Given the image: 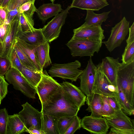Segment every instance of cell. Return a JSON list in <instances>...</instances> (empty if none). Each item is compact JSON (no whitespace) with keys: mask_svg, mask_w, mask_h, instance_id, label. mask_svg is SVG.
Listing matches in <instances>:
<instances>
[{"mask_svg":"<svg viewBox=\"0 0 134 134\" xmlns=\"http://www.w3.org/2000/svg\"><path fill=\"white\" fill-rule=\"evenodd\" d=\"M80 109L68 99L61 87L42 104L41 112L59 118L75 116Z\"/></svg>","mask_w":134,"mask_h":134,"instance_id":"cell-1","label":"cell"},{"mask_svg":"<svg viewBox=\"0 0 134 134\" xmlns=\"http://www.w3.org/2000/svg\"><path fill=\"white\" fill-rule=\"evenodd\" d=\"M116 81L129 103L134 107V61L119 63Z\"/></svg>","mask_w":134,"mask_h":134,"instance_id":"cell-2","label":"cell"},{"mask_svg":"<svg viewBox=\"0 0 134 134\" xmlns=\"http://www.w3.org/2000/svg\"><path fill=\"white\" fill-rule=\"evenodd\" d=\"M102 41L71 38L66 45L70 49L72 57L93 56L98 53L102 45Z\"/></svg>","mask_w":134,"mask_h":134,"instance_id":"cell-3","label":"cell"},{"mask_svg":"<svg viewBox=\"0 0 134 134\" xmlns=\"http://www.w3.org/2000/svg\"><path fill=\"white\" fill-rule=\"evenodd\" d=\"M81 65V63L78 60L65 64L55 63L52 65L48 73L52 77H58L76 81L83 71L79 69Z\"/></svg>","mask_w":134,"mask_h":134,"instance_id":"cell-4","label":"cell"},{"mask_svg":"<svg viewBox=\"0 0 134 134\" xmlns=\"http://www.w3.org/2000/svg\"><path fill=\"white\" fill-rule=\"evenodd\" d=\"M5 75L6 80L13 85L14 89L20 91L29 98H36V91L35 88L26 80L18 71L10 68Z\"/></svg>","mask_w":134,"mask_h":134,"instance_id":"cell-5","label":"cell"},{"mask_svg":"<svg viewBox=\"0 0 134 134\" xmlns=\"http://www.w3.org/2000/svg\"><path fill=\"white\" fill-rule=\"evenodd\" d=\"M61 87L60 83L49 76L45 70L42 73L41 79L35 88L42 104Z\"/></svg>","mask_w":134,"mask_h":134,"instance_id":"cell-6","label":"cell"},{"mask_svg":"<svg viewBox=\"0 0 134 134\" xmlns=\"http://www.w3.org/2000/svg\"><path fill=\"white\" fill-rule=\"evenodd\" d=\"M129 21L125 17L111 28L110 35L106 41H102L110 52L120 46L129 32Z\"/></svg>","mask_w":134,"mask_h":134,"instance_id":"cell-7","label":"cell"},{"mask_svg":"<svg viewBox=\"0 0 134 134\" xmlns=\"http://www.w3.org/2000/svg\"><path fill=\"white\" fill-rule=\"evenodd\" d=\"M70 9L68 6L64 10L56 15L42 28V34L47 41L50 43L57 39L59 36L61 28Z\"/></svg>","mask_w":134,"mask_h":134,"instance_id":"cell-8","label":"cell"},{"mask_svg":"<svg viewBox=\"0 0 134 134\" xmlns=\"http://www.w3.org/2000/svg\"><path fill=\"white\" fill-rule=\"evenodd\" d=\"M18 15L19 14L8 24L2 43L3 52L2 57H7L16 43L20 31L22 29L19 21Z\"/></svg>","mask_w":134,"mask_h":134,"instance_id":"cell-9","label":"cell"},{"mask_svg":"<svg viewBox=\"0 0 134 134\" xmlns=\"http://www.w3.org/2000/svg\"><path fill=\"white\" fill-rule=\"evenodd\" d=\"M21 106L23 109L18 114L26 129L34 127L41 130L42 113L27 102L22 105Z\"/></svg>","mask_w":134,"mask_h":134,"instance_id":"cell-10","label":"cell"},{"mask_svg":"<svg viewBox=\"0 0 134 134\" xmlns=\"http://www.w3.org/2000/svg\"><path fill=\"white\" fill-rule=\"evenodd\" d=\"M81 127L91 133L106 134L109 128L105 118L85 116L81 120Z\"/></svg>","mask_w":134,"mask_h":134,"instance_id":"cell-11","label":"cell"},{"mask_svg":"<svg viewBox=\"0 0 134 134\" xmlns=\"http://www.w3.org/2000/svg\"><path fill=\"white\" fill-rule=\"evenodd\" d=\"M96 70V66L90 57L86 67L78 77L80 80L79 88L86 96L92 93Z\"/></svg>","mask_w":134,"mask_h":134,"instance_id":"cell-12","label":"cell"},{"mask_svg":"<svg viewBox=\"0 0 134 134\" xmlns=\"http://www.w3.org/2000/svg\"><path fill=\"white\" fill-rule=\"evenodd\" d=\"M104 30L100 25L81 26L73 30L72 38L102 41L105 38Z\"/></svg>","mask_w":134,"mask_h":134,"instance_id":"cell-13","label":"cell"},{"mask_svg":"<svg viewBox=\"0 0 134 134\" xmlns=\"http://www.w3.org/2000/svg\"><path fill=\"white\" fill-rule=\"evenodd\" d=\"M96 66L92 93L99 94L107 97H115L117 93L111 92L108 89V85L111 84L101 70L99 65L98 64Z\"/></svg>","mask_w":134,"mask_h":134,"instance_id":"cell-14","label":"cell"},{"mask_svg":"<svg viewBox=\"0 0 134 134\" xmlns=\"http://www.w3.org/2000/svg\"><path fill=\"white\" fill-rule=\"evenodd\" d=\"M102 117L106 119L109 125L113 128L134 130L133 125L130 118L121 109L116 111L112 114Z\"/></svg>","mask_w":134,"mask_h":134,"instance_id":"cell-15","label":"cell"},{"mask_svg":"<svg viewBox=\"0 0 134 134\" xmlns=\"http://www.w3.org/2000/svg\"><path fill=\"white\" fill-rule=\"evenodd\" d=\"M119 58L115 59L110 57L103 59L99 63L100 69L110 84L117 87L116 81L117 72L120 63Z\"/></svg>","mask_w":134,"mask_h":134,"instance_id":"cell-16","label":"cell"},{"mask_svg":"<svg viewBox=\"0 0 134 134\" xmlns=\"http://www.w3.org/2000/svg\"><path fill=\"white\" fill-rule=\"evenodd\" d=\"M60 84L65 94L74 105L80 109L84 105L86 96L79 88L66 81Z\"/></svg>","mask_w":134,"mask_h":134,"instance_id":"cell-17","label":"cell"},{"mask_svg":"<svg viewBox=\"0 0 134 134\" xmlns=\"http://www.w3.org/2000/svg\"><path fill=\"white\" fill-rule=\"evenodd\" d=\"M18 38L27 43L36 46H39L46 42L42 32V28L27 31H19Z\"/></svg>","mask_w":134,"mask_h":134,"instance_id":"cell-18","label":"cell"},{"mask_svg":"<svg viewBox=\"0 0 134 134\" xmlns=\"http://www.w3.org/2000/svg\"><path fill=\"white\" fill-rule=\"evenodd\" d=\"M109 5L106 0H72L70 7L99 11Z\"/></svg>","mask_w":134,"mask_h":134,"instance_id":"cell-19","label":"cell"},{"mask_svg":"<svg viewBox=\"0 0 134 134\" xmlns=\"http://www.w3.org/2000/svg\"><path fill=\"white\" fill-rule=\"evenodd\" d=\"M63 10L61 5L53 3L44 4L36 11L39 19L43 23L49 18L55 16Z\"/></svg>","mask_w":134,"mask_h":134,"instance_id":"cell-20","label":"cell"},{"mask_svg":"<svg viewBox=\"0 0 134 134\" xmlns=\"http://www.w3.org/2000/svg\"><path fill=\"white\" fill-rule=\"evenodd\" d=\"M86 102L88 106L86 110L91 112L90 116L96 117H102V96L92 93L91 95L86 96Z\"/></svg>","mask_w":134,"mask_h":134,"instance_id":"cell-21","label":"cell"},{"mask_svg":"<svg viewBox=\"0 0 134 134\" xmlns=\"http://www.w3.org/2000/svg\"><path fill=\"white\" fill-rule=\"evenodd\" d=\"M28 55L38 71L42 73L37 58L36 48L38 46L30 44L18 38L15 43Z\"/></svg>","mask_w":134,"mask_h":134,"instance_id":"cell-22","label":"cell"},{"mask_svg":"<svg viewBox=\"0 0 134 134\" xmlns=\"http://www.w3.org/2000/svg\"><path fill=\"white\" fill-rule=\"evenodd\" d=\"M50 46L49 42L45 43L38 46L36 48L37 56L42 69L46 68L52 64L49 52Z\"/></svg>","mask_w":134,"mask_h":134,"instance_id":"cell-23","label":"cell"},{"mask_svg":"<svg viewBox=\"0 0 134 134\" xmlns=\"http://www.w3.org/2000/svg\"><path fill=\"white\" fill-rule=\"evenodd\" d=\"M87 14L85 19V22L81 26H83L91 25H100L108 17V15L111 10L104 12L100 14H96L94 11L87 10Z\"/></svg>","mask_w":134,"mask_h":134,"instance_id":"cell-24","label":"cell"},{"mask_svg":"<svg viewBox=\"0 0 134 134\" xmlns=\"http://www.w3.org/2000/svg\"><path fill=\"white\" fill-rule=\"evenodd\" d=\"M58 118L42 113L41 130L44 134H59L57 125Z\"/></svg>","mask_w":134,"mask_h":134,"instance_id":"cell-25","label":"cell"},{"mask_svg":"<svg viewBox=\"0 0 134 134\" xmlns=\"http://www.w3.org/2000/svg\"><path fill=\"white\" fill-rule=\"evenodd\" d=\"M26 129L18 114L9 115L7 134H20L25 132Z\"/></svg>","mask_w":134,"mask_h":134,"instance_id":"cell-26","label":"cell"},{"mask_svg":"<svg viewBox=\"0 0 134 134\" xmlns=\"http://www.w3.org/2000/svg\"><path fill=\"white\" fill-rule=\"evenodd\" d=\"M117 85L118 92L116 93L115 98L118 103L121 109L126 114L129 115H133L134 107L129 102L118 85Z\"/></svg>","mask_w":134,"mask_h":134,"instance_id":"cell-27","label":"cell"},{"mask_svg":"<svg viewBox=\"0 0 134 134\" xmlns=\"http://www.w3.org/2000/svg\"><path fill=\"white\" fill-rule=\"evenodd\" d=\"M20 73L26 80L35 88L40 81L42 73L23 66Z\"/></svg>","mask_w":134,"mask_h":134,"instance_id":"cell-28","label":"cell"},{"mask_svg":"<svg viewBox=\"0 0 134 134\" xmlns=\"http://www.w3.org/2000/svg\"><path fill=\"white\" fill-rule=\"evenodd\" d=\"M14 48L23 66L34 71L39 72L28 55L16 43L14 46Z\"/></svg>","mask_w":134,"mask_h":134,"instance_id":"cell-29","label":"cell"},{"mask_svg":"<svg viewBox=\"0 0 134 134\" xmlns=\"http://www.w3.org/2000/svg\"><path fill=\"white\" fill-rule=\"evenodd\" d=\"M18 19L23 31H29L35 28L34 21L32 17L23 13L19 14Z\"/></svg>","mask_w":134,"mask_h":134,"instance_id":"cell-30","label":"cell"},{"mask_svg":"<svg viewBox=\"0 0 134 134\" xmlns=\"http://www.w3.org/2000/svg\"><path fill=\"white\" fill-rule=\"evenodd\" d=\"M75 116L58 118L57 125L59 134H65L72 122Z\"/></svg>","mask_w":134,"mask_h":134,"instance_id":"cell-31","label":"cell"},{"mask_svg":"<svg viewBox=\"0 0 134 134\" xmlns=\"http://www.w3.org/2000/svg\"><path fill=\"white\" fill-rule=\"evenodd\" d=\"M7 57L10 62L11 65L10 68L16 69L20 72L23 68V65L21 64L14 49V46L11 50Z\"/></svg>","mask_w":134,"mask_h":134,"instance_id":"cell-32","label":"cell"},{"mask_svg":"<svg viewBox=\"0 0 134 134\" xmlns=\"http://www.w3.org/2000/svg\"><path fill=\"white\" fill-rule=\"evenodd\" d=\"M122 63H127L134 61V41L126 45L122 56Z\"/></svg>","mask_w":134,"mask_h":134,"instance_id":"cell-33","label":"cell"},{"mask_svg":"<svg viewBox=\"0 0 134 134\" xmlns=\"http://www.w3.org/2000/svg\"><path fill=\"white\" fill-rule=\"evenodd\" d=\"M9 116L5 108L0 109V134H7Z\"/></svg>","mask_w":134,"mask_h":134,"instance_id":"cell-34","label":"cell"},{"mask_svg":"<svg viewBox=\"0 0 134 134\" xmlns=\"http://www.w3.org/2000/svg\"><path fill=\"white\" fill-rule=\"evenodd\" d=\"M37 9L34 5V3L28 2L20 6L18 9V14L24 13L32 17Z\"/></svg>","mask_w":134,"mask_h":134,"instance_id":"cell-35","label":"cell"},{"mask_svg":"<svg viewBox=\"0 0 134 134\" xmlns=\"http://www.w3.org/2000/svg\"><path fill=\"white\" fill-rule=\"evenodd\" d=\"M102 116L113 114L116 111L109 104L107 97L102 96Z\"/></svg>","mask_w":134,"mask_h":134,"instance_id":"cell-36","label":"cell"},{"mask_svg":"<svg viewBox=\"0 0 134 134\" xmlns=\"http://www.w3.org/2000/svg\"><path fill=\"white\" fill-rule=\"evenodd\" d=\"M35 0H10L6 6L5 7L8 12L14 9H18V8L23 4L31 2L35 3Z\"/></svg>","mask_w":134,"mask_h":134,"instance_id":"cell-37","label":"cell"},{"mask_svg":"<svg viewBox=\"0 0 134 134\" xmlns=\"http://www.w3.org/2000/svg\"><path fill=\"white\" fill-rule=\"evenodd\" d=\"M10 66V64L7 57L0 56V75H5Z\"/></svg>","mask_w":134,"mask_h":134,"instance_id":"cell-38","label":"cell"},{"mask_svg":"<svg viewBox=\"0 0 134 134\" xmlns=\"http://www.w3.org/2000/svg\"><path fill=\"white\" fill-rule=\"evenodd\" d=\"M81 120L77 115H76L73 121L65 134H73L81 127Z\"/></svg>","mask_w":134,"mask_h":134,"instance_id":"cell-39","label":"cell"},{"mask_svg":"<svg viewBox=\"0 0 134 134\" xmlns=\"http://www.w3.org/2000/svg\"><path fill=\"white\" fill-rule=\"evenodd\" d=\"M9 84L6 81L4 76L0 75V97L2 100L8 92V87Z\"/></svg>","mask_w":134,"mask_h":134,"instance_id":"cell-40","label":"cell"},{"mask_svg":"<svg viewBox=\"0 0 134 134\" xmlns=\"http://www.w3.org/2000/svg\"><path fill=\"white\" fill-rule=\"evenodd\" d=\"M109 134H134V130H130L116 129L113 127L110 129Z\"/></svg>","mask_w":134,"mask_h":134,"instance_id":"cell-41","label":"cell"},{"mask_svg":"<svg viewBox=\"0 0 134 134\" xmlns=\"http://www.w3.org/2000/svg\"><path fill=\"white\" fill-rule=\"evenodd\" d=\"M107 98L109 104L116 111L121 109L115 97H108Z\"/></svg>","mask_w":134,"mask_h":134,"instance_id":"cell-42","label":"cell"},{"mask_svg":"<svg viewBox=\"0 0 134 134\" xmlns=\"http://www.w3.org/2000/svg\"><path fill=\"white\" fill-rule=\"evenodd\" d=\"M8 14V10L6 7L0 6V20L3 24L6 21Z\"/></svg>","mask_w":134,"mask_h":134,"instance_id":"cell-43","label":"cell"},{"mask_svg":"<svg viewBox=\"0 0 134 134\" xmlns=\"http://www.w3.org/2000/svg\"><path fill=\"white\" fill-rule=\"evenodd\" d=\"M129 35L128 38L126 40V45H128L134 41V23L129 27Z\"/></svg>","mask_w":134,"mask_h":134,"instance_id":"cell-44","label":"cell"},{"mask_svg":"<svg viewBox=\"0 0 134 134\" xmlns=\"http://www.w3.org/2000/svg\"><path fill=\"white\" fill-rule=\"evenodd\" d=\"M8 24L4 23L0 26V41L2 42L3 41Z\"/></svg>","mask_w":134,"mask_h":134,"instance_id":"cell-45","label":"cell"},{"mask_svg":"<svg viewBox=\"0 0 134 134\" xmlns=\"http://www.w3.org/2000/svg\"><path fill=\"white\" fill-rule=\"evenodd\" d=\"M25 132L31 134H44V132L41 130L34 127H31L26 129Z\"/></svg>","mask_w":134,"mask_h":134,"instance_id":"cell-46","label":"cell"},{"mask_svg":"<svg viewBox=\"0 0 134 134\" xmlns=\"http://www.w3.org/2000/svg\"><path fill=\"white\" fill-rule=\"evenodd\" d=\"M108 88L109 90L111 92L115 93L118 92V87H115L111 84H110L108 85Z\"/></svg>","mask_w":134,"mask_h":134,"instance_id":"cell-47","label":"cell"},{"mask_svg":"<svg viewBox=\"0 0 134 134\" xmlns=\"http://www.w3.org/2000/svg\"><path fill=\"white\" fill-rule=\"evenodd\" d=\"M10 0H1L0 2V6L5 7Z\"/></svg>","mask_w":134,"mask_h":134,"instance_id":"cell-48","label":"cell"},{"mask_svg":"<svg viewBox=\"0 0 134 134\" xmlns=\"http://www.w3.org/2000/svg\"><path fill=\"white\" fill-rule=\"evenodd\" d=\"M3 53V52L2 43L0 41V56H2Z\"/></svg>","mask_w":134,"mask_h":134,"instance_id":"cell-49","label":"cell"},{"mask_svg":"<svg viewBox=\"0 0 134 134\" xmlns=\"http://www.w3.org/2000/svg\"><path fill=\"white\" fill-rule=\"evenodd\" d=\"M50 1L51 2H52V3H54L55 0H50Z\"/></svg>","mask_w":134,"mask_h":134,"instance_id":"cell-50","label":"cell"},{"mask_svg":"<svg viewBox=\"0 0 134 134\" xmlns=\"http://www.w3.org/2000/svg\"><path fill=\"white\" fill-rule=\"evenodd\" d=\"M2 25V24L1 22V21L0 20V26Z\"/></svg>","mask_w":134,"mask_h":134,"instance_id":"cell-51","label":"cell"},{"mask_svg":"<svg viewBox=\"0 0 134 134\" xmlns=\"http://www.w3.org/2000/svg\"><path fill=\"white\" fill-rule=\"evenodd\" d=\"M2 101V100H1V99L0 97V105L1 104Z\"/></svg>","mask_w":134,"mask_h":134,"instance_id":"cell-52","label":"cell"},{"mask_svg":"<svg viewBox=\"0 0 134 134\" xmlns=\"http://www.w3.org/2000/svg\"><path fill=\"white\" fill-rule=\"evenodd\" d=\"M1 1V0H0V2Z\"/></svg>","mask_w":134,"mask_h":134,"instance_id":"cell-53","label":"cell"},{"mask_svg":"<svg viewBox=\"0 0 134 134\" xmlns=\"http://www.w3.org/2000/svg\"></svg>","mask_w":134,"mask_h":134,"instance_id":"cell-54","label":"cell"}]
</instances>
